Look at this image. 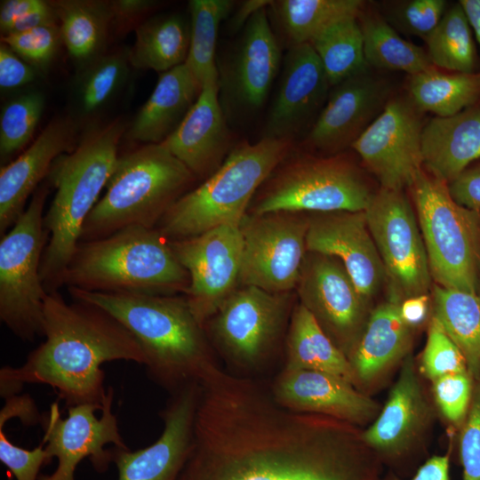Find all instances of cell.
I'll list each match as a JSON object with an SVG mask.
<instances>
[{"instance_id":"obj_1","label":"cell","mask_w":480,"mask_h":480,"mask_svg":"<svg viewBox=\"0 0 480 480\" xmlns=\"http://www.w3.org/2000/svg\"><path fill=\"white\" fill-rule=\"evenodd\" d=\"M44 337L22 365L1 368L3 398L16 396L25 384H45L68 407L101 405L107 394L103 364H145L140 344L118 320L90 303H67L58 292L44 300Z\"/></svg>"},{"instance_id":"obj_2","label":"cell","mask_w":480,"mask_h":480,"mask_svg":"<svg viewBox=\"0 0 480 480\" xmlns=\"http://www.w3.org/2000/svg\"><path fill=\"white\" fill-rule=\"evenodd\" d=\"M176 480H364L358 460L269 416L228 424L196 442Z\"/></svg>"},{"instance_id":"obj_3","label":"cell","mask_w":480,"mask_h":480,"mask_svg":"<svg viewBox=\"0 0 480 480\" xmlns=\"http://www.w3.org/2000/svg\"><path fill=\"white\" fill-rule=\"evenodd\" d=\"M68 289L74 300L104 309L134 336L144 354L148 376L171 394L198 382L215 362L204 326L185 296Z\"/></svg>"},{"instance_id":"obj_4","label":"cell","mask_w":480,"mask_h":480,"mask_svg":"<svg viewBox=\"0 0 480 480\" xmlns=\"http://www.w3.org/2000/svg\"><path fill=\"white\" fill-rule=\"evenodd\" d=\"M124 132V126L119 120L94 129L52 165L48 175L56 192L44 218L48 242L40 268L47 293L62 286L84 224L119 157L118 144Z\"/></svg>"},{"instance_id":"obj_5","label":"cell","mask_w":480,"mask_h":480,"mask_svg":"<svg viewBox=\"0 0 480 480\" xmlns=\"http://www.w3.org/2000/svg\"><path fill=\"white\" fill-rule=\"evenodd\" d=\"M63 285L100 292L176 295L186 292L189 276L156 228L131 226L80 242Z\"/></svg>"},{"instance_id":"obj_6","label":"cell","mask_w":480,"mask_h":480,"mask_svg":"<svg viewBox=\"0 0 480 480\" xmlns=\"http://www.w3.org/2000/svg\"><path fill=\"white\" fill-rule=\"evenodd\" d=\"M293 148L290 140L240 142L216 172L168 209L156 228L167 239L179 240L239 225L260 187Z\"/></svg>"},{"instance_id":"obj_7","label":"cell","mask_w":480,"mask_h":480,"mask_svg":"<svg viewBox=\"0 0 480 480\" xmlns=\"http://www.w3.org/2000/svg\"><path fill=\"white\" fill-rule=\"evenodd\" d=\"M196 180L162 144H145L119 156L103 196L84 224L80 242L131 226L154 228Z\"/></svg>"},{"instance_id":"obj_8","label":"cell","mask_w":480,"mask_h":480,"mask_svg":"<svg viewBox=\"0 0 480 480\" xmlns=\"http://www.w3.org/2000/svg\"><path fill=\"white\" fill-rule=\"evenodd\" d=\"M410 188L432 280L444 288L478 294L480 212L456 203L448 185L424 169Z\"/></svg>"},{"instance_id":"obj_9","label":"cell","mask_w":480,"mask_h":480,"mask_svg":"<svg viewBox=\"0 0 480 480\" xmlns=\"http://www.w3.org/2000/svg\"><path fill=\"white\" fill-rule=\"evenodd\" d=\"M372 195L345 156L317 157L292 149L260 187L248 213L360 212Z\"/></svg>"},{"instance_id":"obj_10","label":"cell","mask_w":480,"mask_h":480,"mask_svg":"<svg viewBox=\"0 0 480 480\" xmlns=\"http://www.w3.org/2000/svg\"><path fill=\"white\" fill-rule=\"evenodd\" d=\"M48 188L43 185L0 242V319L23 341L44 336L47 292L40 268L48 233L44 207Z\"/></svg>"},{"instance_id":"obj_11","label":"cell","mask_w":480,"mask_h":480,"mask_svg":"<svg viewBox=\"0 0 480 480\" xmlns=\"http://www.w3.org/2000/svg\"><path fill=\"white\" fill-rule=\"evenodd\" d=\"M367 226L384 266L390 300L428 294V260L420 226L404 190L380 188L364 210Z\"/></svg>"},{"instance_id":"obj_12","label":"cell","mask_w":480,"mask_h":480,"mask_svg":"<svg viewBox=\"0 0 480 480\" xmlns=\"http://www.w3.org/2000/svg\"><path fill=\"white\" fill-rule=\"evenodd\" d=\"M308 221L305 212H247L239 224L243 238L239 285L273 293L295 289L308 252Z\"/></svg>"},{"instance_id":"obj_13","label":"cell","mask_w":480,"mask_h":480,"mask_svg":"<svg viewBox=\"0 0 480 480\" xmlns=\"http://www.w3.org/2000/svg\"><path fill=\"white\" fill-rule=\"evenodd\" d=\"M292 309V292L273 293L239 285L204 329L230 361L252 367L275 349Z\"/></svg>"},{"instance_id":"obj_14","label":"cell","mask_w":480,"mask_h":480,"mask_svg":"<svg viewBox=\"0 0 480 480\" xmlns=\"http://www.w3.org/2000/svg\"><path fill=\"white\" fill-rule=\"evenodd\" d=\"M114 389L108 387L102 404H80L68 407L62 418L59 405L52 404L49 413L41 423L44 435V450L51 462L58 464L51 475H40L38 480H75L78 464L89 458L99 473L108 470L112 462L111 449L105 445L129 449L121 436L116 416L113 413Z\"/></svg>"},{"instance_id":"obj_15","label":"cell","mask_w":480,"mask_h":480,"mask_svg":"<svg viewBox=\"0 0 480 480\" xmlns=\"http://www.w3.org/2000/svg\"><path fill=\"white\" fill-rule=\"evenodd\" d=\"M300 303L348 356L369 318V301L336 257L307 252L296 285Z\"/></svg>"},{"instance_id":"obj_16","label":"cell","mask_w":480,"mask_h":480,"mask_svg":"<svg viewBox=\"0 0 480 480\" xmlns=\"http://www.w3.org/2000/svg\"><path fill=\"white\" fill-rule=\"evenodd\" d=\"M189 276L185 297L204 324L239 286L243 238L239 225L225 224L201 235L169 240Z\"/></svg>"},{"instance_id":"obj_17","label":"cell","mask_w":480,"mask_h":480,"mask_svg":"<svg viewBox=\"0 0 480 480\" xmlns=\"http://www.w3.org/2000/svg\"><path fill=\"white\" fill-rule=\"evenodd\" d=\"M420 113L409 97L393 98L352 144L381 188H410L423 169Z\"/></svg>"},{"instance_id":"obj_18","label":"cell","mask_w":480,"mask_h":480,"mask_svg":"<svg viewBox=\"0 0 480 480\" xmlns=\"http://www.w3.org/2000/svg\"><path fill=\"white\" fill-rule=\"evenodd\" d=\"M281 65V51L268 8L247 21L231 56L219 73L220 100L227 117L262 107Z\"/></svg>"},{"instance_id":"obj_19","label":"cell","mask_w":480,"mask_h":480,"mask_svg":"<svg viewBox=\"0 0 480 480\" xmlns=\"http://www.w3.org/2000/svg\"><path fill=\"white\" fill-rule=\"evenodd\" d=\"M198 396V382L172 394L160 413L163 432L152 444L133 452L111 449L117 480H176L191 448Z\"/></svg>"},{"instance_id":"obj_20","label":"cell","mask_w":480,"mask_h":480,"mask_svg":"<svg viewBox=\"0 0 480 480\" xmlns=\"http://www.w3.org/2000/svg\"><path fill=\"white\" fill-rule=\"evenodd\" d=\"M332 88L324 68L309 44L292 46L286 53L277 92L262 138L290 140L320 114Z\"/></svg>"},{"instance_id":"obj_21","label":"cell","mask_w":480,"mask_h":480,"mask_svg":"<svg viewBox=\"0 0 480 480\" xmlns=\"http://www.w3.org/2000/svg\"><path fill=\"white\" fill-rule=\"evenodd\" d=\"M306 244L308 252L339 259L360 294L369 302L386 281L364 211L312 213Z\"/></svg>"},{"instance_id":"obj_22","label":"cell","mask_w":480,"mask_h":480,"mask_svg":"<svg viewBox=\"0 0 480 480\" xmlns=\"http://www.w3.org/2000/svg\"><path fill=\"white\" fill-rule=\"evenodd\" d=\"M388 92L383 82L367 71L332 86L305 144L330 156L351 147L381 113Z\"/></svg>"},{"instance_id":"obj_23","label":"cell","mask_w":480,"mask_h":480,"mask_svg":"<svg viewBox=\"0 0 480 480\" xmlns=\"http://www.w3.org/2000/svg\"><path fill=\"white\" fill-rule=\"evenodd\" d=\"M220 100L219 77L206 80L177 129L162 144L196 178L216 172L234 147Z\"/></svg>"},{"instance_id":"obj_24","label":"cell","mask_w":480,"mask_h":480,"mask_svg":"<svg viewBox=\"0 0 480 480\" xmlns=\"http://www.w3.org/2000/svg\"><path fill=\"white\" fill-rule=\"evenodd\" d=\"M271 392L285 408L349 423L364 422L378 411L377 404L351 383L324 372L284 368Z\"/></svg>"},{"instance_id":"obj_25","label":"cell","mask_w":480,"mask_h":480,"mask_svg":"<svg viewBox=\"0 0 480 480\" xmlns=\"http://www.w3.org/2000/svg\"><path fill=\"white\" fill-rule=\"evenodd\" d=\"M76 124L68 118L52 121L15 160L0 170V234L16 222L25 211L29 196L49 174L54 161L72 151Z\"/></svg>"},{"instance_id":"obj_26","label":"cell","mask_w":480,"mask_h":480,"mask_svg":"<svg viewBox=\"0 0 480 480\" xmlns=\"http://www.w3.org/2000/svg\"><path fill=\"white\" fill-rule=\"evenodd\" d=\"M426 172L447 185L480 158V107L453 116L431 118L422 129Z\"/></svg>"},{"instance_id":"obj_27","label":"cell","mask_w":480,"mask_h":480,"mask_svg":"<svg viewBox=\"0 0 480 480\" xmlns=\"http://www.w3.org/2000/svg\"><path fill=\"white\" fill-rule=\"evenodd\" d=\"M428 414V404L409 356L382 411L361 439L380 452L398 453L419 435Z\"/></svg>"},{"instance_id":"obj_28","label":"cell","mask_w":480,"mask_h":480,"mask_svg":"<svg viewBox=\"0 0 480 480\" xmlns=\"http://www.w3.org/2000/svg\"><path fill=\"white\" fill-rule=\"evenodd\" d=\"M202 88L186 63L161 73L128 131L129 139L144 144L162 143L180 124Z\"/></svg>"},{"instance_id":"obj_29","label":"cell","mask_w":480,"mask_h":480,"mask_svg":"<svg viewBox=\"0 0 480 480\" xmlns=\"http://www.w3.org/2000/svg\"><path fill=\"white\" fill-rule=\"evenodd\" d=\"M411 327L403 320L400 303L388 300L377 306L348 355L356 379L370 381L401 359L411 345Z\"/></svg>"},{"instance_id":"obj_30","label":"cell","mask_w":480,"mask_h":480,"mask_svg":"<svg viewBox=\"0 0 480 480\" xmlns=\"http://www.w3.org/2000/svg\"><path fill=\"white\" fill-rule=\"evenodd\" d=\"M288 370H312L353 384L356 376L348 356L330 340L300 303L293 307L286 338Z\"/></svg>"},{"instance_id":"obj_31","label":"cell","mask_w":480,"mask_h":480,"mask_svg":"<svg viewBox=\"0 0 480 480\" xmlns=\"http://www.w3.org/2000/svg\"><path fill=\"white\" fill-rule=\"evenodd\" d=\"M50 4L69 55L82 66L101 55L114 19L111 4L94 0H58Z\"/></svg>"},{"instance_id":"obj_32","label":"cell","mask_w":480,"mask_h":480,"mask_svg":"<svg viewBox=\"0 0 480 480\" xmlns=\"http://www.w3.org/2000/svg\"><path fill=\"white\" fill-rule=\"evenodd\" d=\"M190 27L178 14L149 19L135 30V42L128 52L130 64L137 68L166 72L186 62Z\"/></svg>"},{"instance_id":"obj_33","label":"cell","mask_w":480,"mask_h":480,"mask_svg":"<svg viewBox=\"0 0 480 480\" xmlns=\"http://www.w3.org/2000/svg\"><path fill=\"white\" fill-rule=\"evenodd\" d=\"M433 316L465 358L473 380L480 379V295L433 285Z\"/></svg>"},{"instance_id":"obj_34","label":"cell","mask_w":480,"mask_h":480,"mask_svg":"<svg viewBox=\"0 0 480 480\" xmlns=\"http://www.w3.org/2000/svg\"><path fill=\"white\" fill-rule=\"evenodd\" d=\"M361 0H276L269 10L289 48L311 40L331 25L350 17H357Z\"/></svg>"},{"instance_id":"obj_35","label":"cell","mask_w":480,"mask_h":480,"mask_svg":"<svg viewBox=\"0 0 480 480\" xmlns=\"http://www.w3.org/2000/svg\"><path fill=\"white\" fill-rule=\"evenodd\" d=\"M409 98L422 112L453 116L480 98V73H444L435 67L411 76Z\"/></svg>"},{"instance_id":"obj_36","label":"cell","mask_w":480,"mask_h":480,"mask_svg":"<svg viewBox=\"0 0 480 480\" xmlns=\"http://www.w3.org/2000/svg\"><path fill=\"white\" fill-rule=\"evenodd\" d=\"M356 18H347L331 25L309 43L332 87L367 71L364 36Z\"/></svg>"},{"instance_id":"obj_37","label":"cell","mask_w":480,"mask_h":480,"mask_svg":"<svg viewBox=\"0 0 480 480\" xmlns=\"http://www.w3.org/2000/svg\"><path fill=\"white\" fill-rule=\"evenodd\" d=\"M360 27L368 66L403 71L410 76L434 67L423 48L402 38L383 19L365 17Z\"/></svg>"},{"instance_id":"obj_38","label":"cell","mask_w":480,"mask_h":480,"mask_svg":"<svg viewBox=\"0 0 480 480\" xmlns=\"http://www.w3.org/2000/svg\"><path fill=\"white\" fill-rule=\"evenodd\" d=\"M230 0H191L190 41L186 64L203 87L210 78L219 77L215 49L219 28L235 4Z\"/></svg>"},{"instance_id":"obj_39","label":"cell","mask_w":480,"mask_h":480,"mask_svg":"<svg viewBox=\"0 0 480 480\" xmlns=\"http://www.w3.org/2000/svg\"><path fill=\"white\" fill-rule=\"evenodd\" d=\"M425 42L434 67L456 73H474L476 51L471 28L460 4L444 12Z\"/></svg>"},{"instance_id":"obj_40","label":"cell","mask_w":480,"mask_h":480,"mask_svg":"<svg viewBox=\"0 0 480 480\" xmlns=\"http://www.w3.org/2000/svg\"><path fill=\"white\" fill-rule=\"evenodd\" d=\"M129 64L128 52H114L82 66L75 90L80 111L89 115L108 102L126 80Z\"/></svg>"},{"instance_id":"obj_41","label":"cell","mask_w":480,"mask_h":480,"mask_svg":"<svg viewBox=\"0 0 480 480\" xmlns=\"http://www.w3.org/2000/svg\"><path fill=\"white\" fill-rule=\"evenodd\" d=\"M44 108V97L36 91L20 94L4 104L0 116L2 162L30 141Z\"/></svg>"},{"instance_id":"obj_42","label":"cell","mask_w":480,"mask_h":480,"mask_svg":"<svg viewBox=\"0 0 480 480\" xmlns=\"http://www.w3.org/2000/svg\"><path fill=\"white\" fill-rule=\"evenodd\" d=\"M420 372L431 381L447 374L468 372L461 352L434 316L420 359Z\"/></svg>"},{"instance_id":"obj_43","label":"cell","mask_w":480,"mask_h":480,"mask_svg":"<svg viewBox=\"0 0 480 480\" xmlns=\"http://www.w3.org/2000/svg\"><path fill=\"white\" fill-rule=\"evenodd\" d=\"M2 43L38 71L44 70L62 43L59 24L1 36Z\"/></svg>"},{"instance_id":"obj_44","label":"cell","mask_w":480,"mask_h":480,"mask_svg":"<svg viewBox=\"0 0 480 480\" xmlns=\"http://www.w3.org/2000/svg\"><path fill=\"white\" fill-rule=\"evenodd\" d=\"M473 378L467 372L447 374L433 381L436 401L451 422L464 423L473 393Z\"/></svg>"},{"instance_id":"obj_45","label":"cell","mask_w":480,"mask_h":480,"mask_svg":"<svg viewBox=\"0 0 480 480\" xmlns=\"http://www.w3.org/2000/svg\"><path fill=\"white\" fill-rule=\"evenodd\" d=\"M446 6L444 0H412L395 11L396 24L405 32L426 40L441 21Z\"/></svg>"},{"instance_id":"obj_46","label":"cell","mask_w":480,"mask_h":480,"mask_svg":"<svg viewBox=\"0 0 480 480\" xmlns=\"http://www.w3.org/2000/svg\"><path fill=\"white\" fill-rule=\"evenodd\" d=\"M463 480H480V379L476 380L460 436Z\"/></svg>"},{"instance_id":"obj_47","label":"cell","mask_w":480,"mask_h":480,"mask_svg":"<svg viewBox=\"0 0 480 480\" xmlns=\"http://www.w3.org/2000/svg\"><path fill=\"white\" fill-rule=\"evenodd\" d=\"M0 460L16 480H38L41 468L50 463L43 441L33 450L21 448L9 440L3 426H0Z\"/></svg>"},{"instance_id":"obj_48","label":"cell","mask_w":480,"mask_h":480,"mask_svg":"<svg viewBox=\"0 0 480 480\" xmlns=\"http://www.w3.org/2000/svg\"><path fill=\"white\" fill-rule=\"evenodd\" d=\"M38 70L4 44L0 46V87L11 90L36 80Z\"/></svg>"},{"instance_id":"obj_49","label":"cell","mask_w":480,"mask_h":480,"mask_svg":"<svg viewBox=\"0 0 480 480\" xmlns=\"http://www.w3.org/2000/svg\"><path fill=\"white\" fill-rule=\"evenodd\" d=\"M448 188L456 203L480 212V164L467 168L448 184Z\"/></svg>"},{"instance_id":"obj_50","label":"cell","mask_w":480,"mask_h":480,"mask_svg":"<svg viewBox=\"0 0 480 480\" xmlns=\"http://www.w3.org/2000/svg\"><path fill=\"white\" fill-rule=\"evenodd\" d=\"M17 417L27 426L41 422L42 417L34 400L28 395L13 396L5 399L0 412V426L4 427L7 420Z\"/></svg>"},{"instance_id":"obj_51","label":"cell","mask_w":480,"mask_h":480,"mask_svg":"<svg viewBox=\"0 0 480 480\" xmlns=\"http://www.w3.org/2000/svg\"><path fill=\"white\" fill-rule=\"evenodd\" d=\"M47 4L42 0H4L0 5V29Z\"/></svg>"},{"instance_id":"obj_52","label":"cell","mask_w":480,"mask_h":480,"mask_svg":"<svg viewBox=\"0 0 480 480\" xmlns=\"http://www.w3.org/2000/svg\"><path fill=\"white\" fill-rule=\"evenodd\" d=\"M430 299L428 294L418 295L404 300L400 303L403 320L412 328L420 325L428 316Z\"/></svg>"},{"instance_id":"obj_53","label":"cell","mask_w":480,"mask_h":480,"mask_svg":"<svg viewBox=\"0 0 480 480\" xmlns=\"http://www.w3.org/2000/svg\"><path fill=\"white\" fill-rule=\"evenodd\" d=\"M411 480H450L449 454L428 460Z\"/></svg>"},{"instance_id":"obj_54","label":"cell","mask_w":480,"mask_h":480,"mask_svg":"<svg viewBox=\"0 0 480 480\" xmlns=\"http://www.w3.org/2000/svg\"><path fill=\"white\" fill-rule=\"evenodd\" d=\"M114 19L126 20L138 16L156 4L149 0H118L110 2Z\"/></svg>"},{"instance_id":"obj_55","label":"cell","mask_w":480,"mask_h":480,"mask_svg":"<svg viewBox=\"0 0 480 480\" xmlns=\"http://www.w3.org/2000/svg\"><path fill=\"white\" fill-rule=\"evenodd\" d=\"M270 1L267 0L244 1L232 17L231 28L236 30L241 27L245 26L247 21L256 12L268 7Z\"/></svg>"},{"instance_id":"obj_56","label":"cell","mask_w":480,"mask_h":480,"mask_svg":"<svg viewBox=\"0 0 480 480\" xmlns=\"http://www.w3.org/2000/svg\"><path fill=\"white\" fill-rule=\"evenodd\" d=\"M460 4L480 45V0H461Z\"/></svg>"},{"instance_id":"obj_57","label":"cell","mask_w":480,"mask_h":480,"mask_svg":"<svg viewBox=\"0 0 480 480\" xmlns=\"http://www.w3.org/2000/svg\"><path fill=\"white\" fill-rule=\"evenodd\" d=\"M216 369H220V368H219V367H218V368H215V369H213L212 372H213V371L216 370ZM211 372H210V373H211ZM210 373H208L207 376H208ZM207 376H206V377H207ZM206 377H205V378H206ZM205 378H204V379H205ZM203 381H204V380H203ZM203 381H202V382H203ZM202 382H201V383H202ZM201 383H200V384H201ZM199 391H200V390H199Z\"/></svg>"},{"instance_id":"obj_58","label":"cell","mask_w":480,"mask_h":480,"mask_svg":"<svg viewBox=\"0 0 480 480\" xmlns=\"http://www.w3.org/2000/svg\"><path fill=\"white\" fill-rule=\"evenodd\" d=\"M478 294L480 295V283H479V292H478Z\"/></svg>"}]
</instances>
